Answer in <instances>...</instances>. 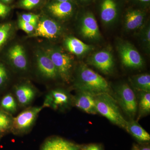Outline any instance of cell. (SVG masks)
<instances>
[{
    "label": "cell",
    "mask_w": 150,
    "mask_h": 150,
    "mask_svg": "<svg viewBox=\"0 0 150 150\" xmlns=\"http://www.w3.org/2000/svg\"><path fill=\"white\" fill-rule=\"evenodd\" d=\"M76 87L79 91L88 92L94 94L108 93L110 91V86L106 80L85 65L79 67Z\"/></svg>",
    "instance_id": "6da1fadb"
},
{
    "label": "cell",
    "mask_w": 150,
    "mask_h": 150,
    "mask_svg": "<svg viewBox=\"0 0 150 150\" xmlns=\"http://www.w3.org/2000/svg\"><path fill=\"white\" fill-rule=\"evenodd\" d=\"M95 103L97 113L115 125L126 129L127 121L121 114L116 100L108 93L96 94Z\"/></svg>",
    "instance_id": "7a4b0ae2"
},
{
    "label": "cell",
    "mask_w": 150,
    "mask_h": 150,
    "mask_svg": "<svg viewBox=\"0 0 150 150\" xmlns=\"http://www.w3.org/2000/svg\"><path fill=\"white\" fill-rule=\"evenodd\" d=\"M44 51L56 67L59 76L65 81H69L73 67L71 57L62 51L54 48H47Z\"/></svg>",
    "instance_id": "3957f363"
},
{
    "label": "cell",
    "mask_w": 150,
    "mask_h": 150,
    "mask_svg": "<svg viewBox=\"0 0 150 150\" xmlns=\"http://www.w3.org/2000/svg\"><path fill=\"white\" fill-rule=\"evenodd\" d=\"M1 58L5 62L20 71H25L28 67V62L26 51L21 44L11 45L5 50H2Z\"/></svg>",
    "instance_id": "277c9868"
},
{
    "label": "cell",
    "mask_w": 150,
    "mask_h": 150,
    "mask_svg": "<svg viewBox=\"0 0 150 150\" xmlns=\"http://www.w3.org/2000/svg\"><path fill=\"white\" fill-rule=\"evenodd\" d=\"M118 101L123 110L131 117L136 114L137 102L134 91L127 84L120 85L116 89Z\"/></svg>",
    "instance_id": "5b68a950"
},
{
    "label": "cell",
    "mask_w": 150,
    "mask_h": 150,
    "mask_svg": "<svg viewBox=\"0 0 150 150\" xmlns=\"http://www.w3.org/2000/svg\"><path fill=\"white\" fill-rule=\"evenodd\" d=\"M118 50L121 62L125 67L139 68L143 66L144 61L141 54L132 44L129 42H121Z\"/></svg>",
    "instance_id": "8992f818"
},
{
    "label": "cell",
    "mask_w": 150,
    "mask_h": 150,
    "mask_svg": "<svg viewBox=\"0 0 150 150\" xmlns=\"http://www.w3.org/2000/svg\"><path fill=\"white\" fill-rule=\"evenodd\" d=\"M43 106L30 108L13 119V128L18 132H24L30 128Z\"/></svg>",
    "instance_id": "52a82bcc"
},
{
    "label": "cell",
    "mask_w": 150,
    "mask_h": 150,
    "mask_svg": "<svg viewBox=\"0 0 150 150\" xmlns=\"http://www.w3.org/2000/svg\"><path fill=\"white\" fill-rule=\"evenodd\" d=\"M35 57L38 70L43 77L55 79L59 76L56 67L44 50L37 51Z\"/></svg>",
    "instance_id": "ba28073f"
},
{
    "label": "cell",
    "mask_w": 150,
    "mask_h": 150,
    "mask_svg": "<svg viewBox=\"0 0 150 150\" xmlns=\"http://www.w3.org/2000/svg\"><path fill=\"white\" fill-rule=\"evenodd\" d=\"M61 31L62 27L58 23L51 19L44 18L38 21L33 36L54 39L58 37Z\"/></svg>",
    "instance_id": "9c48e42d"
},
{
    "label": "cell",
    "mask_w": 150,
    "mask_h": 150,
    "mask_svg": "<svg viewBox=\"0 0 150 150\" xmlns=\"http://www.w3.org/2000/svg\"><path fill=\"white\" fill-rule=\"evenodd\" d=\"M88 61L90 64L105 74L111 72L114 66L112 54L106 50L98 51L94 54Z\"/></svg>",
    "instance_id": "30bf717a"
},
{
    "label": "cell",
    "mask_w": 150,
    "mask_h": 150,
    "mask_svg": "<svg viewBox=\"0 0 150 150\" xmlns=\"http://www.w3.org/2000/svg\"><path fill=\"white\" fill-rule=\"evenodd\" d=\"M81 33L85 38L96 40L100 36L99 27L94 16L91 13L85 14L82 20Z\"/></svg>",
    "instance_id": "8fae6325"
},
{
    "label": "cell",
    "mask_w": 150,
    "mask_h": 150,
    "mask_svg": "<svg viewBox=\"0 0 150 150\" xmlns=\"http://www.w3.org/2000/svg\"><path fill=\"white\" fill-rule=\"evenodd\" d=\"M79 93L75 98V105L89 114L97 113L95 103V95L84 91Z\"/></svg>",
    "instance_id": "7c38bea8"
},
{
    "label": "cell",
    "mask_w": 150,
    "mask_h": 150,
    "mask_svg": "<svg viewBox=\"0 0 150 150\" xmlns=\"http://www.w3.org/2000/svg\"><path fill=\"white\" fill-rule=\"evenodd\" d=\"M69 101V97L64 91L60 89L54 90L47 95L43 106L56 109L59 106L67 104Z\"/></svg>",
    "instance_id": "4fadbf2b"
},
{
    "label": "cell",
    "mask_w": 150,
    "mask_h": 150,
    "mask_svg": "<svg viewBox=\"0 0 150 150\" xmlns=\"http://www.w3.org/2000/svg\"><path fill=\"white\" fill-rule=\"evenodd\" d=\"M41 150H81V147L64 139L55 138L46 141Z\"/></svg>",
    "instance_id": "5bb4252c"
},
{
    "label": "cell",
    "mask_w": 150,
    "mask_h": 150,
    "mask_svg": "<svg viewBox=\"0 0 150 150\" xmlns=\"http://www.w3.org/2000/svg\"><path fill=\"white\" fill-rule=\"evenodd\" d=\"M118 10L114 0H103L100 6V18L105 24H110L115 21Z\"/></svg>",
    "instance_id": "9a60e30c"
},
{
    "label": "cell",
    "mask_w": 150,
    "mask_h": 150,
    "mask_svg": "<svg viewBox=\"0 0 150 150\" xmlns=\"http://www.w3.org/2000/svg\"><path fill=\"white\" fill-rule=\"evenodd\" d=\"M48 8L52 15L60 19L67 18L71 15L73 11L72 4L70 2L52 3L48 5Z\"/></svg>",
    "instance_id": "2e32d148"
},
{
    "label": "cell",
    "mask_w": 150,
    "mask_h": 150,
    "mask_svg": "<svg viewBox=\"0 0 150 150\" xmlns=\"http://www.w3.org/2000/svg\"><path fill=\"white\" fill-rule=\"evenodd\" d=\"M65 47L68 51L77 56L83 55L91 50V46L79 40L76 38L69 37L65 40Z\"/></svg>",
    "instance_id": "e0dca14e"
},
{
    "label": "cell",
    "mask_w": 150,
    "mask_h": 150,
    "mask_svg": "<svg viewBox=\"0 0 150 150\" xmlns=\"http://www.w3.org/2000/svg\"><path fill=\"white\" fill-rule=\"evenodd\" d=\"M15 93L19 103L23 106L27 105L32 102L35 95L34 88L25 84L16 86Z\"/></svg>",
    "instance_id": "ac0fdd59"
},
{
    "label": "cell",
    "mask_w": 150,
    "mask_h": 150,
    "mask_svg": "<svg viewBox=\"0 0 150 150\" xmlns=\"http://www.w3.org/2000/svg\"><path fill=\"white\" fill-rule=\"evenodd\" d=\"M125 130L139 142H147L150 140V134L137 121H127Z\"/></svg>",
    "instance_id": "d6986e66"
},
{
    "label": "cell",
    "mask_w": 150,
    "mask_h": 150,
    "mask_svg": "<svg viewBox=\"0 0 150 150\" xmlns=\"http://www.w3.org/2000/svg\"><path fill=\"white\" fill-rule=\"evenodd\" d=\"M144 14L142 11L135 10L129 11L126 14L125 24L129 30H134L140 27L144 21Z\"/></svg>",
    "instance_id": "ffe728a7"
},
{
    "label": "cell",
    "mask_w": 150,
    "mask_h": 150,
    "mask_svg": "<svg viewBox=\"0 0 150 150\" xmlns=\"http://www.w3.org/2000/svg\"><path fill=\"white\" fill-rule=\"evenodd\" d=\"M131 83L136 89L139 91L149 92L150 91V76L143 74L134 76L131 78Z\"/></svg>",
    "instance_id": "44dd1931"
},
{
    "label": "cell",
    "mask_w": 150,
    "mask_h": 150,
    "mask_svg": "<svg viewBox=\"0 0 150 150\" xmlns=\"http://www.w3.org/2000/svg\"><path fill=\"white\" fill-rule=\"evenodd\" d=\"M12 25L10 22L0 23V52L4 48L11 37Z\"/></svg>",
    "instance_id": "7402d4cb"
},
{
    "label": "cell",
    "mask_w": 150,
    "mask_h": 150,
    "mask_svg": "<svg viewBox=\"0 0 150 150\" xmlns=\"http://www.w3.org/2000/svg\"><path fill=\"white\" fill-rule=\"evenodd\" d=\"M1 107L4 110L10 112H14L16 110V102L13 96L10 94L6 95L1 100Z\"/></svg>",
    "instance_id": "603a6c76"
},
{
    "label": "cell",
    "mask_w": 150,
    "mask_h": 150,
    "mask_svg": "<svg viewBox=\"0 0 150 150\" xmlns=\"http://www.w3.org/2000/svg\"><path fill=\"white\" fill-rule=\"evenodd\" d=\"M13 119L3 111H0V132L4 133L12 126Z\"/></svg>",
    "instance_id": "cb8c5ba5"
},
{
    "label": "cell",
    "mask_w": 150,
    "mask_h": 150,
    "mask_svg": "<svg viewBox=\"0 0 150 150\" xmlns=\"http://www.w3.org/2000/svg\"><path fill=\"white\" fill-rule=\"evenodd\" d=\"M140 111L142 113H149L150 111V93L143 92L139 103Z\"/></svg>",
    "instance_id": "d4e9b609"
},
{
    "label": "cell",
    "mask_w": 150,
    "mask_h": 150,
    "mask_svg": "<svg viewBox=\"0 0 150 150\" xmlns=\"http://www.w3.org/2000/svg\"><path fill=\"white\" fill-rule=\"evenodd\" d=\"M9 74L8 70L4 61L0 58V87L6 84L8 81Z\"/></svg>",
    "instance_id": "484cf974"
},
{
    "label": "cell",
    "mask_w": 150,
    "mask_h": 150,
    "mask_svg": "<svg viewBox=\"0 0 150 150\" xmlns=\"http://www.w3.org/2000/svg\"><path fill=\"white\" fill-rule=\"evenodd\" d=\"M20 19L36 27L39 21V16L32 13H24L21 15Z\"/></svg>",
    "instance_id": "4316f807"
},
{
    "label": "cell",
    "mask_w": 150,
    "mask_h": 150,
    "mask_svg": "<svg viewBox=\"0 0 150 150\" xmlns=\"http://www.w3.org/2000/svg\"><path fill=\"white\" fill-rule=\"evenodd\" d=\"M41 0H21L20 2V6L23 8L27 10H31L40 4Z\"/></svg>",
    "instance_id": "83f0119b"
},
{
    "label": "cell",
    "mask_w": 150,
    "mask_h": 150,
    "mask_svg": "<svg viewBox=\"0 0 150 150\" xmlns=\"http://www.w3.org/2000/svg\"><path fill=\"white\" fill-rule=\"evenodd\" d=\"M18 24L20 28L27 33L34 32L36 28L34 25L27 22L23 21L21 19H19Z\"/></svg>",
    "instance_id": "f1b7e54d"
},
{
    "label": "cell",
    "mask_w": 150,
    "mask_h": 150,
    "mask_svg": "<svg viewBox=\"0 0 150 150\" xmlns=\"http://www.w3.org/2000/svg\"><path fill=\"white\" fill-rule=\"evenodd\" d=\"M11 10L9 6L0 1V18L6 17L10 12Z\"/></svg>",
    "instance_id": "f546056e"
},
{
    "label": "cell",
    "mask_w": 150,
    "mask_h": 150,
    "mask_svg": "<svg viewBox=\"0 0 150 150\" xmlns=\"http://www.w3.org/2000/svg\"><path fill=\"white\" fill-rule=\"evenodd\" d=\"M81 150H103L100 145L96 144H91L81 147Z\"/></svg>",
    "instance_id": "4dcf8cb0"
},
{
    "label": "cell",
    "mask_w": 150,
    "mask_h": 150,
    "mask_svg": "<svg viewBox=\"0 0 150 150\" xmlns=\"http://www.w3.org/2000/svg\"><path fill=\"white\" fill-rule=\"evenodd\" d=\"M145 39L146 43L148 46H149L150 43V28H148L145 33Z\"/></svg>",
    "instance_id": "1f68e13d"
},
{
    "label": "cell",
    "mask_w": 150,
    "mask_h": 150,
    "mask_svg": "<svg viewBox=\"0 0 150 150\" xmlns=\"http://www.w3.org/2000/svg\"><path fill=\"white\" fill-rule=\"evenodd\" d=\"M12 1V0H0V1L4 3L6 5L10 3Z\"/></svg>",
    "instance_id": "d6a6232c"
},
{
    "label": "cell",
    "mask_w": 150,
    "mask_h": 150,
    "mask_svg": "<svg viewBox=\"0 0 150 150\" xmlns=\"http://www.w3.org/2000/svg\"><path fill=\"white\" fill-rule=\"evenodd\" d=\"M139 150H150V147L149 146H144L142 147L139 148Z\"/></svg>",
    "instance_id": "836d02e7"
},
{
    "label": "cell",
    "mask_w": 150,
    "mask_h": 150,
    "mask_svg": "<svg viewBox=\"0 0 150 150\" xmlns=\"http://www.w3.org/2000/svg\"><path fill=\"white\" fill-rule=\"evenodd\" d=\"M132 150H139V146L137 145H134L132 148Z\"/></svg>",
    "instance_id": "e575fe53"
},
{
    "label": "cell",
    "mask_w": 150,
    "mask_h": 150,
    "mask_svg": "<svg viewBox=\"0 0 150 150\" xmlns=\"http://www.w3.org/2000/svg\"><path fill=\"white\" fill-rule=\"evenodd\" d=\"M56 1L59 2H70V0H56Z\"/></svg>",
    "instance_id": "d590c367"
},
{
    "label": "cell",
    "mask_w": 150,
    "mask_h": 150,
    "mask_svg": "<svg viewBox=\"0 0 150 150\" xmlns=\"http://www.w3.org/2000/svg\"><path fill=\"white\" fill-rule=\"evenodd\" d=\"M139 1H140L144 2H146L149 1L150 0H139Z\"/></svg>",
    "instance_id": "8d00e7d4"
},
{
    "label": "cell",
    "mask_w": 150,
    "mask_h": 150,
    "mask_svg": "<svg viewBox=\"0 0 150 150\" xmlns=\"http://www.w3.org/2000/svg\"><path fill=\"white\" fill-rule=\"evenodd\" d=\"M81 1H87V0H81Z\"/></svg>",
    "instance_id": "74e56055"
}]
</instances>
